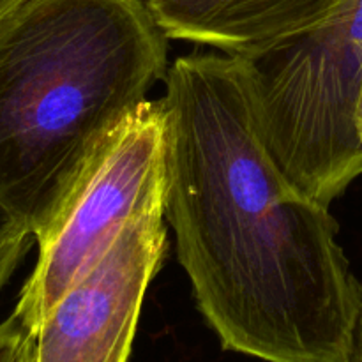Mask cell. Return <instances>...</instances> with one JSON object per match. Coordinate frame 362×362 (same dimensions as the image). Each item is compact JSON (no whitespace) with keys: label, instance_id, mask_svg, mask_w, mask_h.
I'll return each mask as SVG.
<instances>
[{"label":"cell","instance_id":"obj_3","mask_svg":"<svg viewBox=\"0 0 362 362\" xmlns=\"http://www.w3.org/2000/svg\"><path fill=\"white\" fill-rule=\"evenodd\" d=\"M264 140L286 179L324 207L362 175V0L244 53Z\"/></svg>","mask_w":362,"mask_h":362},{"label":"cell","instance_id":"obj_5","mask_svg":"<svg viewBox=\"0 0 362 362\" xmlns=\"http://www.w3.org/2000/svg\"><path fill=\"white\" fill-rule=\"evenodd\" d=\"M165 251V209L131 221L42 320L35 362L129 361L141 303Z\"/></svg>","mask_w":362,"mask_h":362},{"label":"cell","instance_id":"obj_4","mask_svg":"<svg viewBox=\"0 0 362 362\" xmlns=\"http://www.w3.org/2000/svg\"><path fill=\"white\" fill-rule=\"evenodd\" d=\"M166 122L161 99L144 101L106 138L42 243L13 313L37 336L60 297L140 216L165 209Z\"/></svg>","mask_w":362,"mask_h":362},{"label":"cell","instance_id":"obj_11","mask_svg":"<svg viewBox=\"0 0 362 362\" xmlns=\"http://www.w3.org/2000/svg\"><path fill=\"white\" fill-rule=\"evenodd\" d=\"M357 129H359V134L362 138V92H361L359 106H357Z\"/></svg>","mask_w":362,"mask_h":362},{"label":"cell","instance_id":"obj_6","mask_svg":"<svg viewBox=\"0 0 362 362\" xmlns=\"http://www.w3.org/2000/svg\"><path fill=\"white\" fill-rule=\"evenodd\" d=\"M170 39L244 55L313 27L341 0H144Z\"/></svg>","mask_w":362,"mask_h":362},{"label":"cell","instance_id":"obj_2","mask_svg":"<svg viewBox=\"0 0 362 362\" xmlns=\"http://www.w3.org/2000/svg\"><path fill=\"white\" fill-rule=\"evenodd\" d=\"M166 39L144 0H25L0 20V209L37 244L166 76Z\"/></svg>","mask_w":362,"mask_h":362},{"label":"cell","instance_id":"obj_7","mask_svg":"<svg viewBox=\"0 0 362 362\" xmlns=\"http://www.w3.org/2000/svg\"><path fill=\"white\" fill-rule=\"evenodd\" d=\"M34 237L0 209V290L23 258Z\"/></svg>","mask_w":362,"mask_h":362},{"label":"cell","instance_id":"obj_8","mask_svg":"<svg viewBox=\"0 0 362 362\" xmlns=\"http://www.w3.org/2000/svg\"><path fill=\"white\" fill-rule=\"evenodd\" d=\"M37 336L14 313L0 324V362H35Z\"/></svg>","mask_w":362,"mask_h":362},{"label":"cell","instance_id":"obj_1","mask_svg":"<svg viewBox=\"0 0 362 362\" xmlns=\"http://www.w3.org/2000/svg\"><path fill=\"white\" fill-rule=\"evenodd\" d=\"M161 103L165 218L223 349L265 362H343L362 286L329 207L272 158L243 57H179Z\"/></svg>","mask_w":362,"mask_h":362},{"label":"cell","instance_id":"obj_9","mask_svg":"<svg viewBox=\"0 0 362 362\" xmlns=\"http://www.w3.org/2000/svg\"><path fill=\"white\" fill-rule=\"evenodd\" d=\"M343 362H362V311L356 324V329H354L352 341H350V346L346 350V356Z\"/></svg>","mask_w":362,"mask_h":362},{"label":"cell","instance_id":"obj_10","mask_svg":"<svg viewBox=\"0 0 362 362\" xmlns=\"http://www.w3.org/2000/svg\"><path fill=\"white\" fill-rule=\"evenodd\" d=\"M25 0H0V20H4L11 11H14Z\"/></svg>","mask_w":362,"mask_h":362}]
</instances>
